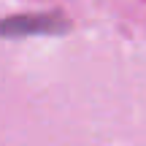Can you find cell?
Instances as JSON below:
<instances>
[{"instance_id": "1", "label": "cell", "mask_w": 146, "mask_h": 146, "mask_svg": "<svg viewBox=\"0 0 146 146\" xmlns=\"http://www.w3.org/2000/svg\"><path fill=\"white\" fill-rule=\"evenodd\" d=\"M70 30V22L62 14H16L0 19V38H38V35H62Z\"/></svg>"}]
</instances>
